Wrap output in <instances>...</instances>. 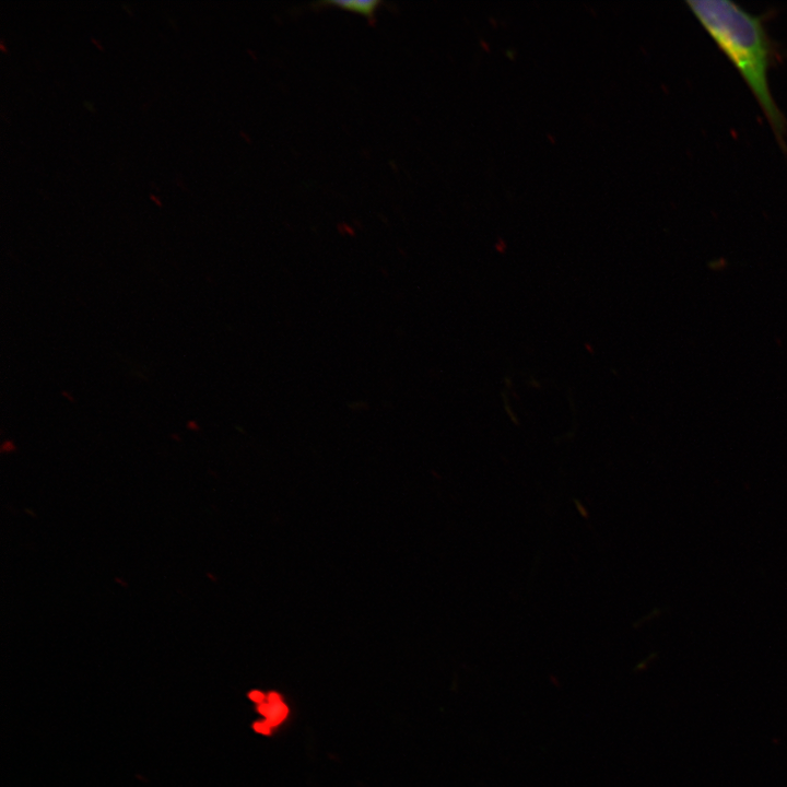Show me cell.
I'll list each match as a JSON object with an SVG mask.
<instances>
[{
  "mask_svg": "<svg viewBox=\"0 0 787 787\" xmlns=\"http://www.w3.org/2000/svg\"><path fill=\"white\" fill-rule=\"evenodd\" d=\"M686 3L741 73L776 137L783 141L786 124L768 86L771 48L760 19L730 1L704 0Z\"/></svg>",
  "mask_w": 787,
  "mask_h": 787,
  "instance_id": "6da1fadb",
  "label": "cell"
},
{
  "mask_svg": "<svg viewBox=\"0 0 787 787\" xmlns=\"http://www.w3.org/2000/svg\"><path fill=\"white\" fill-rule=\"evenodd\" d=\"M321 5H331L336 7L338 9L349 11L352 13H356L360 15H363L367 19H374L376 11L378 10L379 5L381 4V1L378 0H338V1H327L321 2Z\"/></svg>",
  "mask_w": 787,
  "mask_h": 787,
  "instance_id": "7a4b0ae2",
  "label": "cell"
},
{
  "mask_svg": "<svg viewBox=\"0 0 787 787\" xmlns=\"http://www.w3.org/2000/svg\"><path fill=\"white\" fill-rule=\"evenodd\" d=\"M258 710L260 714L266 716V724L269 727L278 725L287 714V707L280 701L277 693H271L269 695V702L265 704L262 703L258 707Z\"/></svg>",
  "mask_w": 787,
  "mask_h": 787,
  "instance_id": "3957f363",
  "label": "cell"
},
{
  "mask_svg": "<svg viewBox=\"0 0 787 787\" xmlns=\"http://www.w3.org/2000/svg\"><path fill=\"white\" fill-rule=\"evenodd\" d=\"M254 728L256 731L265 733V735L269 733V731H270V727L266 723H263V724L257 723L254 725Z\"/></svg>",
  "mask_w": 787,
  "mask_h": 787,
  "instance_id": "277c9868",
  "label": "cell"
},
{
  "mask_svg": "<svg viewBox=\"0 0 787 787\" xmlns=\"http://www.w3.org/2000/svg\"><path fill=\"white\" fill-rule=\"evenodd\" d=\"M249 697H250V700H252L254 702H257V703H261L263 701V694L260 693L259 691H252L249 694Z\"/></svg>",
  "mask_w": 787,
  "mask_h": 787,
  "instance_id": "5b68a950",
  "label": "cell"
}]
</instances>
